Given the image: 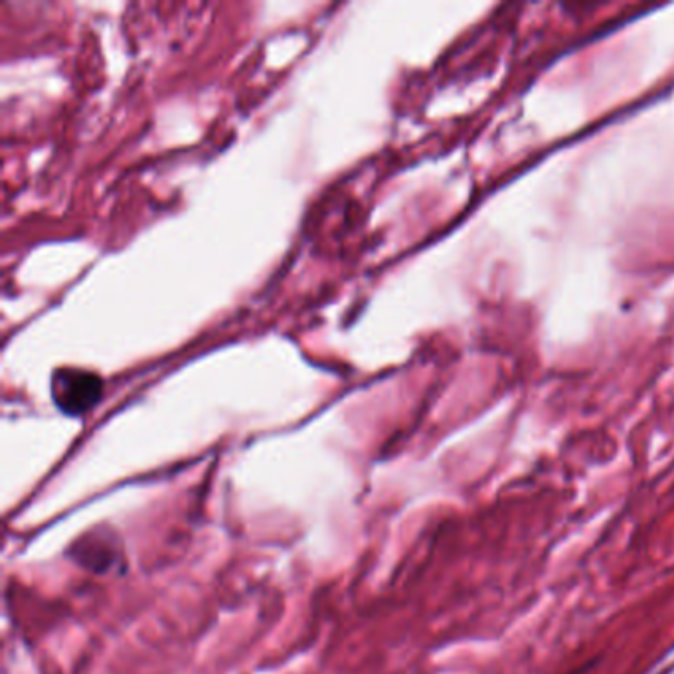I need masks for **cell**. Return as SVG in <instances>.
I'll return each instance as SVG.
<instances>
[{
	"label": "cell",
	"instance_id": "1",
	"mask_svg": "<svg viewBox=\"0 0 674 674\" xmlns=\"http://www.w3.org/2000/svg\"><path fill=\"white\" fill-rule=\"evenodd\" d=\"M103 390L105 382L98 372L78 366L55 368L50 380L55 408L69 418H81L96 408L103 398Z\"/></svg>",
	"mask_w": 674,
	"mask_h": 674
},
{
	"label": "cell",
	"instance_id": "2",
	"mask_svg": "<svg viewBox=\"0 0 674 674\" xmlns=\"http://www.w3.org/2000/svg\"><path fill=\"white\" fill-rule=\"evenodd\" d=\"M589 666H592V664H587V666H584V669H582V671H575L574 674L584 673V671H587V669H589Z\"/></svg>",
	"mask_w": 674,
	"mask_h": 674
}]
</instances>
